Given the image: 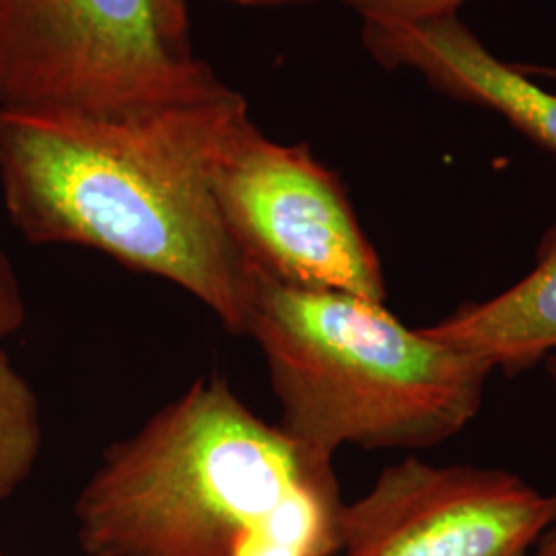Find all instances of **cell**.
Returning a JSON list of instances; mask_svg holds the SVG:
<instances>
[{
  "instance_id": "6",
  "label": "cell",
  "mask_w": 556,
  "mask_h": 556,
  "mask_svg": "<svg viewBox=\"0 0 556 556\" xmlns=\"http://www.w3.org/2000/svg\"><path fill=\"white\" fill-rule=\"evenodd\" d=\"M551 516L509 470L408 456L344 505L337 556H530Z\"/></svg>"
},
{
  "instance_id": "4",
  "label": "cell",
  "mask_w": 556,
  "mask_h": 556,
  "mask_svg": "<svg viewBox=\"0 0 556 556\" xmlns=\"http://www.w3.org/2000/svg\"><path fill=\"white\" fill-rule=\"evenodd\" d=\"M229 89L169 40L160 0H0V110L116 118Z\"/></svg>"
},
{
  "instance_id": "9",
  "label": "cell",
  "mask_w": 556,
  "mask_h": 556,
  "mask_svg": "<svg viewBox=\"0 0 556 556\" xmlns=\"http://www.w3.org/2000/svg\"><path fill=\"white\" fill-rule=\"evenodd\" d=\"M40 400L0 349V501L17 493L41 454Z\"/></svg>"
},
{
  "instance_id": "10",
  "label": "cell",
  "mask_w": 556,
  "mask_h": 556,
  "mask_svg": "<svg viewBox=\"0 0 556 556\" xmlns=\"http://www.w3.org/2000/svg\"><path fill=\"white\" fill-rule=\"evenodd\" d=\"M363 21L427 20L457 13L466 0H340Z\"/></svg>"
},
{
  "instance_id": "7",
  "label": "cell",
  "mask_w": 556,
  "mask_h": 556,
  "mask_svg": "<svg viewBox=\"0 0 556 556\" xmlns=\"http://www.w3.org/2000/svg\"><path fill=\"white\" fill-rule=\"evenodd\" d=\"M361 40L383 68L415 71L441 93L497 112L556 153V93L489 52L457 13L363 21Z\"/></svg>"
},
{
  "instance_id": "11",
  "label": "cell",
  "mask_w": 556,
  "mask_h": 556,
  "mask_svg": "<svg viewBox=\"0 0 556 556\" xmlns=\"http://www.w3.org/2000/svg\"><path fill=\"white\" fill-rule=\"evenodd\" d=\"M27 321V303L21 289L20 277L0 252V342L17 334Z\"/></svg>"
},
{
  "instance_id": "17",
  "label": "cell",
  "mask_w": 556,
  "mask_h": 556,
  "mask_svg": "<svg viewBox=\"0 0 556 556\" xmlns=\"http://www.w3.org/2000/svg\"><path fill=\"white\" fill-rule=\"evenodd\" d=\"M0 556H4V555H0Z\"/></svg>"
},
{
  "instance_id": "12",
  "label": "cell",
  "mask_w": 556,
  "mask_h": 556,
  "mask_svg": "<svg viewBox=\"0 0 556 556\" xmlns=\"http://www.w3.org/2000/svg\"><path fill=\"white\" fill-rule=\"evenodd\" d=\"M161 17L169 40L178 48L192 52L190 46V20H188V0H160Z\"/></svg>"
},
{
  "instance_id": "14",
  "label": "cell",
  "mask_w": 556,
  "mask_h": 556,
  "mask_svg": "<svg viewBox=\"0 0 556 556\" xmlns=\"http://www.w3.org/2000/svg\"><path fill=\"white\" fill-rule=\"evenodd\" d=\"M239 7H256V9H270V7H289V4H305L316 0H225Z\"/></svg>"
},
{
  "instance_id": "8",
  "label": "cell",
  "mask_w": 556,
  "mask_h": 556,
  "mask_svg": "<svg viewBox=\"0 0 556 556\" xmlns=\"http://www.w3.org/2000/svg\"><path fill=\"white\" fill-rule=\"evenodd\" d=\"M516 376L556 353V223L542 236L534 268L501 295L466 303L425 328Z\"/></svg>"
},
{
  "instance_id": "15",
  "label": "cell",
  "mask_w": 556,
  "mask_h": 556,
  "mask_svg": "<svg viewBox=\"0 0 556 556\" xmlns=\"http://www.w3.org/2000/svg\"><path fill=\"white\" fill-rule=\"evenodd\" d=\"M519 71L523 75H532V77H546V79L556 80L555 66H532V64H517Z\"/></svg>"
},
{
  "instance_id": "13",
  "label": "cell",
  "mask_w": 556,
  "mask_h": 556,
  "mask_svg": "<svg viewBox=\"0 0 556 556\" xmlns=\"http://www.w3.org/2000/svg\"><path fill=\"white\" fill-rule=\"evenodd\" d=\"M530 556H556V495H553V516L544 528L542 536L538 538L536 546Z\"/></svg>"
},
{
  "instance_id": "16",
  "label": "cell",
  "mask_w": 556,
  "mask_h": 556,
  "mask_svg": "<svg viewBox=\"0 0 556 556\" xmlns=\"http://www.w3.org/2000/svg\"><path fill=\"white\" fill-rule=\"evenodd\" d=\"M546 371H548L551 381H553V386L556 388V353H553L551 357H546Z\"/></svg>"
},
{
  "instance_id": "2",
  "label": "cell",
  "mask_w": 556,
  "mask_h": 556,
  "mask_svg": "<svg viewBox=\"0 0 556 556\" xmlns=\"http://www.w3.org/2000/svg\"><path fill=\"white\" fill-rule=\"evenodd\" d=\"M332 459L200 378L112 443L75 503L87 556H337Z\"/></svg>"
},
{
  "instance_id": "5",
  "label": "cell",
  "mask_w": 556,
  "mask_h": 556,
  "mask_svg": "<svg viewBox=\"0 0 556 556\" xmlns=\"http://www.w3.org/2000/svg\"><path fill=\"white\" fill-rule=\"evenodd\" d=\"M211 186L252 270L289 287L381 301V260L365 236L337 172L307 144L268 139L250 112L213 161Z\"/></svg>"
},
{
  "instance_id": "1",
  "label": "cell",
  "mask_w": 556,
  "mask_h": 556,
  "mask_svg": "<svg viewBox=\"0 0 556 556\" xmlns=\"http://www.w3.org/2000/svg\"><path fill=\"white\" fill-rule=\"evenodd\" d=\"M248 103L217 100L93 118L0 110V190L34 245H79L178 285L236 337L248 334L252 268L211 186Z\"/></svg>"
},
{
  "instance_id": "3",
  "label": "cell",
  "mask_w": 556,
  "mask_h": 556,
  "mask_svg": "<svg viewBox=\"0 0 556 556\" xmlns=\"http://www.w3.org/2000/svg\"><path fill=\"white\" fill-rule=\"evenodd\" d=\"M280 406L278 427L318 456L429 450L470 425L491 363L415 330L381 301L289 287L252 270L248 334Z\"/></svg>"
}]
</instances>
